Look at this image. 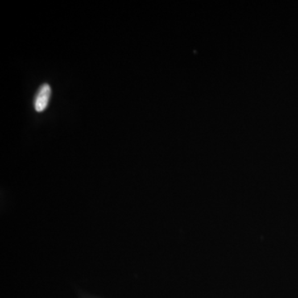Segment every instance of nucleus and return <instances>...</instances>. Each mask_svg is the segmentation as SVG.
Listing matches in <instances>:
<instances>
[{"mask_svg":"<svg viewBox=\"0 0 298 298\" xmlns=\"http://www.w3.org/2000/svg\"><path fill=\"white\" fill-rule=\"evenodd\" d=\"M51 88L47 83H44L38 88L34 97V108L38 113L44 111L47 109L51 100Z\"/></svg>","mask_w":298,"mask_h":298,"instance_id":"f257e3e1","label":"nucleus"}]
</instances>
